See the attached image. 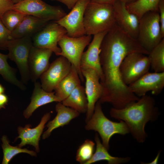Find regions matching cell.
<instances>
[{"label":"cell","mask_w":164,"mask_h":164,"mask_svg":"<svg viewBox=\"0 0 164 164\" xmlns=\"http://www.w3.org/2000/svg\"><path fill=\"white\" fill-rule=\"evenodd\" d=\"M141 51V47L136 40L123 32L112 31L105 36L99 54L103 75L100 81L103 93L98 100L101 103H109L113 108L121 109L139 99L123 82L120 67L127 55Z\"/></svg>","instance_id":"6da1fadb"},{"label":"cell","mask_w":164,"mask_h":164,"mask_svg":"<svg viewBox=\"0 0 164 164\" xmlns=\"http://www.w3.org/2000/svg\"><path fill=\"white\" fill-rule=\"evenodd\" d=\"M110 113L112 117L124 121L134 137L141 143L144 142L146 138V124L157 118L159 110L154 99L145 94L123 108H111Z\"/></svg>","instance_id":"7a4b0ae2"},{"label":"cell","mask_w":164,"mask_h":164,"mask_svg":"<svg viewBox=\"0 0 164 164\" xmlns=\"http://www.w3.org/2000/svg\"><path fill=\"white\" fill-rule=\"evenodd\" d=\"M83 22L86 35L108 31L116 23L113 5L90 2L85 9Z\"/></svg>","instance_id":"3957f363"},{"label":"cell","mask_w":164,"mask_h":164,"mask_svg":"<svg viewBox=\"0 0 164 164\" xmlns=\"http://www.w3.org/2000/svg\"><path fill=\"white\" fill-rule=\"evenodd\" d=\"M86 122L85 129L97 132L101 139L102 144L108 150L110 139L113 135H125L130 132L128 126L123 121L116 122L108 118L103 112L101 103L98 101L96 104L92 116Z\"/></svg>","instance_id":"277c9868"},{"label":"cell","mask_w":164,"mask_h":164,"mask_svg":"<svg viewBox=\"0 0 164 164\" xmlns=\"http://www.w3.org/2000/svg\"><path fill=\"white\" fill-rule=\"evenodd\" d=\"M164 38L158 12L150 11L139 19L137 39L141 46L149 52Z\"/></svg>","instance_id":"5b68a950"},{"label":"cell","mask_w":164,"mask_h":164,"mask_svg":"<svg viewBox=\"0 0 164 164\" xmlns=\"http://www.w3.org/2000/svg\"><path fill=\"white\" fill-rule=\"evenodd\" d=\"M91 39V35H85L72 37L66 34L58 42L61 49L59 56L65 57L74 66L82 82H84V78L81 70V60L85 48L89 45Z\"/></svg>","instance_id":"8992f818"},{"label":"cell","mask_w":164,"mask_h":164,"mask_svg":"<svg viewBox=\"0 0 164 164\" xmlns=\"http://www.w3.org/2000/svg\"><path fill=\"white\" fill-rule=\"evenodd\" d=\"M33 46L30 36L13 39L8 43L9 58L16 64L19 71L22 82L27 83L30 79L28 61L29 52Z\"/></svg>","instance_id":"52a82bcc"},{"label":"cell","mask_w":164,"mask_h":164,"mask_svg":"<svg viewBox=\"0 0 164 164\" xmlns=\"http://www.w3.org/2000/svg\"><path fill=\"white\" fill-rule=\"evenodd\" d=\"M12 9L50 21H58L67 14L60 6L50 5L42 0H25L14 4Z\"/></svg>","instance_id":"ba28073f"},{"label":"cell","mask_w":164,"mask_h":164,"mask_svg":"<svg viewBox=\"0 0 164 164\" xmlns=\"http://www.w3.org/2000/svg\"><path fill=\"white\" fill-rule=\"evenodd\" d=\"M150 67L146 55L134 52L127 55L120 67V72L124 83L128 86L149 72Z\"/></svg>","instance_id":"9c48e42d"},{"label":"cell","mask_w":164,"mask_h":164,"mask_svg":"<svg viewBox=\"0 0 164 164\" xmlns=\"http://www.w3.org/2000/svg\"><path fill=\"white\" fill-rule=\"evenodd\" d=\"M67 33L65 29L56 21L48 22L34 34L32 39L33 46L50 50L56 55L59 56L61 49L57 46L58 42Z\"/></svg>","instance_id":"30bf717a"},{"label":"cell","mask_w":164,"mask_h":164,"mask_svg":"<svg viewBox=\"0 0 164 164\" xmlns=\"http://www.w3.org/2000/svg\"><path fill=\"white\" fill-rule=\"evenodd\" d=\"M90 2V0H78L69 13L56 21L65 29L68 36L77 37L86 35L84 16L86 8Z\"/></svg>","instance_id":"8fae6325"},{"label":"cell","mask_w":164,"mask_h":164,"mask_svg":"<svg viewBox=\"0 0 164 164\" xmlns=\"http://www.w3.org/2000/svg\"><path fill=\"white\" fill-rule=\"evenodd\" d=\"M71 67V64L65 57L60 56L56 59L40 77L42 88L48 92L54 90L69 73Z\"/></svg>","instance_id":"7c38bea8"},{"label":"cell","mask_w":164,"mask_h":164,"mask_svg":"<svg viewBox=\"0 0 164 164\" xmlns=\"http://www.w3.org/2000/svg\"><path fill=\"white\" fill-rule=\"evenodd\" d=\"M81 70L85 80L84 88L88 101L86 122L92 116L96 104L102 95L103 89L100 77L94 70L91 68H81Z\"/></svg>","instance_id":"4fadbf2b"},{"label":"cell","mask_w":164,"mask_h":164,"mask_svg":"<svg viewBox=\"0 0 164 164\" xmlns=\"http://www.w3.org/2000/svg\"><path fill=\"white\" fill-rule=\"evenodd\" d=\"M128 86L138 97H142L149 91L153 94L158 95L164 87V72H148Z\"/></svg>","instance_id":"5bb4252c"},{"label":"cell","mask_w":164,"mask_h":164,"mask_svg":"<svg viewBox=\"0 0 164 164\" xmlns=\"http://www.w3.org/2000/svg\"><path fill=\"white\" fill-rule=\"evenodd\" d=\"M113 5L116 23L124 32L137 39L139 19L128 10L124 3L117 0Z\"/></svg>","instance_id":"9a60e30c"},{"label":"cell","mask_w":164,"mask_h":164,"mask_svg":"<svg viewBox=\"0 0 164 164\" xmlns=\"http://www.w3.org/2000/svg\"><path fill=\"white\" fill-rule=\"evenodd\" d=\"M53 52L51 50L32 46L28 58L30 79L36 81L49 66V59Z\"/></svg>","instance_id":"2e32d148"},{"label":"cell","mask_w":164,"mask_h":164,"mask_svg":"<svg viewBox=\"0 0 164 164\" xmlns=\"http://www.w3.org/2000/svg\"><path fill=\"white\" fill-rule=\"evenodd\" d=\"M107 32H104L94 35L87 50L84 52L80 61V68H88L94 70L98 74L100 81L103 77L100 60V48L104 37Z\"/></svg>","instance_id":"e0dca14e"},{"label":"cell","mask_w":164,"mask_h":164,"mask_svg":"<svg viewBox=\"0 0 164 164\" xmlns=\"http://www.w3.org/2000/svg\"><path fill=\"white\" fill-rule=\"evenodd\" d=\"M50 113H46L41 118L39 124L36 127L31 128L30 124L26 125L24 127L19 126L18 128V136L16 138H20L21 142L18 146L22 147L26 145L34 146L36 152L39 151V142L45 124L50 119Z\"/></svg>","instance_id":"ac0fdd59"},{"label":"cell","mask_w":164,"mask_h":164,"mask_svg":"<svg viewBox=\"0 0 164 164\" xmlns=\"http://www.w3.org/2000/svg\"><path fill=\"white\" fill-rule=\"evenodd\" d=\"M55 110L56 115L46 125L47 129L43 135V139L48 138L54 129L68 124L72 120L77 117L80 114L76 111L64 105L61 102H58L56 105Z\"/></svg>","instance_id":"d6986e66"},{"label":"cell","mask_w":164,"mask_h":164,"mask_svg":"<svg viewBox=\"0 0 164 164\" xmlns=\"http://www.w3.org/2000/svg\"><path fill=\"white\" fill-rule=\"evenodd\" d=\"M53 102H60L54 92H48L45 91L41 84L36 81L31 102L24 110L23 115L25 118H28L39 107Z\"/></svg>","instance_id":"ffe728a7"},{"label":"cell","mask_w":164,"mask_h":164,"mask_svg":"<svg viewBox=\"0 0 164 164\" xmlns=\"http://www.w3.org/2000/svg\"><path fill=\"white\" fill-rule=\"evenodd\" d=\"M50 21L26 15L19 25L11 32L13 39L30 36L43 28Z\"/></svg>","instance_id":"44dd1931"},{"label":"cell","mask_w":164,"mask_h":164,"mask_svg":"<svg viewBox=\"0 0 164 164\" xmlns=\"http://www.w3.org/2000/svg\"><path fill=\"white\" fill-rule=\"evenodd\" d=\"M80 80L76 69L72 65L68 74L59 83L54 90L60 102L66 99L72 91L80 84Z\"/></svg>","instance_id":"7402d4cb"},{"label":"cell","mask_w":164,"mask_h":164,"mask_svg":"<svg viewBox=\"0 0 164 164\" xmlns=\"http://www.w3.org/2000/svg\"><path fill=\"white\" fill-rule=\"evenodd\" d=\"M62 103L80 113H86L88 101L84 87L81 84L78 85Z\"/></svg>","instance_id":"603a6c76"},{"label":"cell","mask_w":164,"mask_h":164,"mask_svg":"<svg viewBox=\"0 0 164 164\" xmlns=\"http://www.w3.org/2000/svg\"><path fill=\"white\" fill-rule=\"evenodd\" d=\"M96 143V149L92 157L85 164H91L96 162L105 160L109 164H118L128 162L130 159L129 157L121 158L114 157L108 153V150L101 143L98 134L95 136Z\"/></svg>","instance_id":"cb8c5ba5"},{"label":"cell","mask_w":164,"mask_h":164,"mask_svg":"<svg viewBox=\"0 0 164 164\" xmlns=\"http://www.w3.org/2000/svg\"><path fill=\"white\" fill-rule=\"evenodd\" d=\"M160 0H137L126 4L128 10L140 19L145 13L150 11L158 12Z\"/></svg>","instance_id":"d4e9b609"},{"label":"cell","mask_w":164,"mask_h":164,"mask_svg":"<svg viewBox=\"0 0 164 164\" xmlns=\"http://www.w3.org/2000/svg\"><path fill=\"white\" fill-rule=\"evenodd\" d=\"M8 54L0 52V75L8 82L13 84L21 90L26 89L23 83L17 78L15 70L8 63Z\"/></svg>","instance_id":"484cf974"},{"label":"cell","mask_w":164,"mask_h":164,"mask_svg":"<svg viewBox=\"0 0 164 164\" xmlns=\"http://www.w3.org/2000/svg\"><path fill=\"white\" fill-rule=\"evenodd\" d=\"M148 56L154 72H164V38L149 52Z\"/></svg>","instance_id":"4316f807"},{"label":"cell","mask_w":164,"mask_h":164,"mask_svg":"<svg viewBox=\"0 0 164 164\" xmlns=\"http://www.w3.org/2000/svg\"><path fill=\"white\" fill-rule=\"evenodd\" d=\"M1 140L3 154L2 164H8L14 156L21 153H26L32 156L36 155V152L33 151L29 150L27 149H22L18 146H13L10 145L9 141L5 135L2 136Z\"/></svg>","instance_id":"83f0119b"},{"label":"cell","mask_w":164,"mask_h":164,"mask_svg":"<svg viewBox=\"0 0 164 164\" xmlns=\"http://www.w3.org/2000/svg\"><path fill=\"white\" fill-rule=\"evenodd\" d=\"M26 15L12 9L3 15L1 20L5 26L12 32L21 22Z\"/></svg>","instance_id":"f1b7e54d"},{"label":"cell","mask_w":164,"mask_h":164,"mask_svg":"<svg viewBox=\"0 0 164 164\" xmlns=\"http://www.w3.org/2000/svg\"><path fill=\"white\" fill-rule=\"evenodd\" d=\"M95 143L87 139L80 145L77 150L76 159L81 164H85L92 157L94 153Z\"/></svg>","instance_id":"f546056e"},{"label":"cell","mask_w":164,"mask_h":164,"mask_svg":"<svg viewBox=\"0 0 164 164\" xmlns=\"http://www.w3.org/2000/svg\"><path fill=\"white\" fill-rule=\"evenodd\" d=\"M12 39L11 32L6 28L0 19V49L6 50L8 43Z\"/></svg>","instance_id":"4dcf8cb0"},{"label":"cell","mask_w":164,"mask_h":164,"mask_svg":"<svg viewBox=\"0 0 164 164\" xmlns=\"http://www.w3.org/2000/svg\"><path fill=\"white\" fill-rule=\"evenodd\" d=\"M14 4L11 0H0V19L7 11L12 9Z\"/></svg>","instance_id":"1f68e13d"},{"label":"cell","mask_w":164,"mask_h":164,"mask_svg":"<svg viewBox=\"0 0 164 164\" xmlns=\"http://www.w3.org/2000/svg\"><path fill=\"white\" fill-rule=\"evenodd\" d=\"M158 12L162 32L164 36V0H160L159 2Z\"/></svg>","instance_id":"d6a6232c"},{"label":"cell","mask_w":164,"mask_h":164,"mask_svg":"<svg viewBox=\"0 0 164 164\" xmlns=\"http://www.w3.org/2000/svg\"><path fill=\"white\" fill-rule=\"evenodd\" d=\"M57 1L66 6L68 9H71L78 0H51Z\"/></svg>","instance_id":"836d02e7"},{"label":"cell","mask_w":164,"mask_h":164,"mask_svg":"<svg viewBox=\"0 0 164 164\" xmlns=\"http://www.w3.org/2000/svg\"><path fill=\"white\" fill-rule=\"evenodd\" d=\"M8 101V98L6 95L4 93L0 94V110L5 108Z\"/></svg>","instance_id":"e575fe53"},{"label":"cell","mask_w":164,"mask_h":164,"mask_svg":"<svg viewBox=\"0 0 164 164\" xmlns=\"http://www.w3.org/2000/svg\"><path fill=\"white\" fill-rule=\"evenodd\" d=\"M117 0H90V2L113 5Z\"/></svg>","instance_id":"d590c367"},{"label":"cell","mask_w":164,"mask_h":164,"mask_svg":"<svg viewBox=\"0 0 164 164\" xmlns=\"http://www.w3.org/2000/svg\"><path fill=\"white\" fill-rule=\"evenodd\" d=\"M160 153H159L158 154L157 156L155 158V159L151 162H150V163H148V164H157L158 163V159L159 158Z\"/></svg>","instance_id":"8d00e7d4"},{"label":"cell","mask_w":164,"mask_h":164,"mask_svg":"<svg viewBox=\"0 0 164 164\" xmlns=\"http://www.w3.org/2000/svg\"><path fill=\"white\" fill-rule=\"evenodd\" d=\"M121 2L125 3L126 4L134 2L137 0H118Z\"/></svg>","instance_id":"74e56055"},{"label":"cell","mask_w":164,"mask_h":164,"mask_svg":"<svg viewBox=\"0 0 164 164\" xmlns=\"http://www.w3.org/2000/svg\"><path fill=\"white\" fill-rule=\"evenodd\" d=\"M5 91V88L1 84H0V94L4 93Z\"/></svg>","instance_id":"f35d334b"},{"label":"cell","mask_w":164,"mask_h":164,"mask_svg":"<svg viewBox=\"0 0 164 164\" xmlns=\"http://www.w3.org/2000/svg\"><path fill=\"white\" fill-rule=\"evenodd\" d=\"M12 1L14 4H15L20 2H21L22 1H23L25 0H11Z\"/></svg>","instance_id":"ab89813d"}]
</instances>
